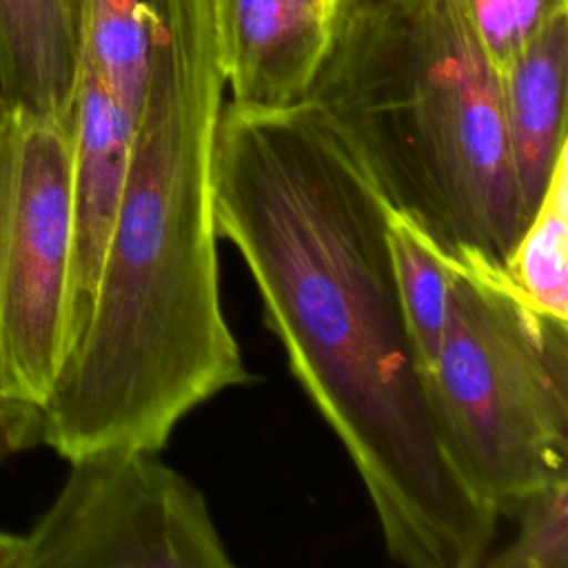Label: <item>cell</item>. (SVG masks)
Listing matches in <instances>:
<instances>
[{"label": "cell", "instance_id": "obj_1", "mask_svg": "<svg viewBox=\"0 0 568 568\" xmlns=\"http://www.w3.org/2000/svg\"><path fill=\"white\" fill-rule=\"evenodd\" d=\"M213 204L295 379L366 488L388 557L484 566L499 517L446 446L397 293L390 204L342 135L308 100L224 102Z\"/></svg>", "mask_w": 568, "mask_h": 568}, {"label": "cell", "instance_id": "obj_2", "mask_svg": "<svg viewBox=\"0 0 568 568\" xmlns=\"http://www.w3.org/2000/svg\"><path fill=\"white\" fill-rule=\"evenodd\" d=\"M215 0H153L151 73L93 304L42 410L64 459L158 450L251 382L222 311L213 146L224 104Z\"/></svg>", "mask_w": 568, "mask_h": 568}, {"label": "cell", "instance_id": "obj_3", "mask_svg": "<svg viewBox=\"0 0 568 568\" xmlns=\"http://www.w3.org/2000/svg\"><path fill=\"white\" fill-rule=\"evenodd\" d=\"M304 100L448 257L504 268L528 213L499 75L462 0H337Z\"/></svg>", "mask_w": 568, "mask_h": 568}, {"label": "cell", "instance_id": "obj_4", "mask_svg": "<svg viewBox=\"0 0 568 568\" xmlns=\"http://www.w3.org/2000/svg\"><path fill=\"white\" fill-rule=\"evenodd\" d=\"M448 260L428 390L453 459L501 519L568 477V322L526 302L504 268Z\"/></svg>", "mask_w": 568, "mask_h": 568}, {"label": "cell", "instance_id": "obj_5", "mask_svg": "<svg viewBox=\"0 0 568 568\" xmlns=\"http://www.w3.org/2000/svg\"><path fill=\"white\" fill-rule=\"evenodd\" d=\"M71 124L0 100V393L38 408L69 355Z\"/></svg>", "mask_w": 568, "mask_h": 568}, {"label": "cell", "instance_id": "obj_6", "mask_svg": "<svg viewBox=\"0 0 568 568\" xmlns=\"http://www.w3.org/2000/svg\"><path fill=\"white\" fill-rule=\"evenodd\" d=\"M71 462L62 490L24 535L22 568H229L202 490L140 446Z\"/></svg>", "mask_w": 568, "mask_h": 568}, {"label": "cell", "instance_id": "obj_7", "mask_svg": "<svg viewBox=\"0 0 568 568\" xmlns=\"http://www.w3.org/2000/svg\"><path fill=\"white\" fill-rule=\"evenodd\" d=\"M140 118L142 113L124 104L91 69L80 64L71 111L73 268L69 297V353L80 337L93 304Z\"/></svg>", "mask_w": 568, "mask_h": 568}, {"label": "cell", "instance_id": "obj_8", "mask_svg": "<svg viewBox=\"0 0 568 568\" xmlns=\"http://www.w3.org/2000/svg\"><path fill=\"white\" fill-rule=\"evenodd\" d=\"M215 18L231 104L282 109L306 98L331 33L322 0H215Z\"/></svg>", "mask_w": 568, "mask_h": 568}, {"label": "cell", "instance_id": "obj_9", "mask_svg": "<svg viewBox=\"0 0 568 568\" xmlns=\"http://www.w3.org/2000/svg\"><path fill=\"white\" fill-rule=\"evenodd\" d=\"M497 75L510 160L530 220L559 158L568 151V13L550 20L497 69Z\"/></svg>", "mask_w": 568, "mask_h": 568}, {"label": "cell", "instance_id": "obj_10", "mask_svg": "<svg viewBox=\"0 0 568 568\" xmlns=\"http://www.w3.org/2000/svg\"><path fill=\"white\" fill-rule=\"evenodd\" d=\"M82 0H0V100L71 124Z\"/></svg>", "mask_w": 568, "mask_h": 568}, {"label": "cell", "instance_id": "obj_11", "mask_svg": "<svg viewBox=\"0 0 568 568\" xmlns=\"http://www.w3.org/2000/svg\"><path fill=\"white\" fill-rule=\"evenodd\" d=\"M80 18V64L142 113L151 73L153 0H82Z\"/></svg>", "mask_w": 568, "mask_h": 568}, {"label": "cell", "instance_id": "obj_12", "mask_svg": "<svg viewBox=\"0 0 568 568\" xmlns=\"http://www.w3.org/2000/svg\"><path fill=\"white\" fill-rule=\"evenodd\" d=\"M504 275L535 308L568 322V151L513 244Z\"/></svg>", "mask_w": 568, "mask_h": 568}, {"label": "cell", "instance_id": "obj_13", "mask_svg": "<svg viewBox=\"0 0 568 568\" xmlns=\"http://www.w3.org/2000/svg\"><path fill=\"white\" fill-rule=\"evenodd\" d=\"M386 237L402 311L428 377L446 326L450 260L410 217L393 206L388 213Z\"/></svg>", "mask_w": 568, "mask_h": 568}, {"label": "cell", "instance_id": "obj_14", "mask_svg": "<svg viewBox=\"0 0 568 568\" xmlns=\"http://www.w3.org/2000/svg\"><path fill=\"white\" fill-rule=\"evenodd\" d=\"M515 537L484 559L495 568H566L568 566V477L530 493L510 515Z\"/></svg>", "mask_w": 568, "mask_h": 568}, {"label": "cell", "instance_id": "obj_15", "mask_svg": "<svg viewBox=\"0 0 568 568\" xmlns=\"http://www.w3.org/2000/svg\"><path fill=\"white\" fill-rule=\"evenodd\" d=\"M495 69L517 55L550 20L568 13V0H462Z\"/></svg>", "mask_w": 568, "mask_h": 568}, {"label": "cell", "instance_id": "obj_16", "mask_svg": "<svg viewBox=\"0 0 568 568\" xmlns=\"http://www.w3.org/2000/svg\"><path fill=\"white\" fill-rule=\"evenodd\" d=\"M38 442H42V410L0 393V466Z\"/></svg>", "mask_w": 568, "mask_h": 568}, {"label": "cell", "instance_id": "obj_17", "mask_svg": "<svg viewBox=\"0 0 568 568\" xmlns=\"http://www.w3.org/2000/svg\"><path fill=\"white\" fill-rule=\"evenodd\" d=\"M24 535H11L0 530V568H22Z\"/></svg>", "mask_w": 568, "mask_h": 568}, {"label": "cell", "instance_id": "obj_18", "mask_svg": "<svg viewBox=\"0 0 568 568\" xmlns=\"http://www.w3.org/2000/svg\"><path fill=\"white\" fill-rule=\"evenodd\" d=\"M324 4H326V9L333 13V9H335V4H337V0H322Z\"/></svg>", "mask_w": 568, "mask_h": 568}]
</instances>
